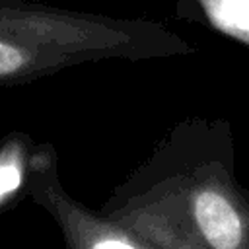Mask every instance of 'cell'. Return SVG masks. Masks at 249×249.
<instances>
[{
    "label": "cell",
    "mask_w": 249,
    "mask_h": 249,
    "mask_svg": "<svg viewBox=\"0 0 249 249\" xmlns=\"http://www.w3.org/2000/svg\"><path fill=\"white\" fill-rule=\"evenodd\" d=\"M99 210L150 249H249V191L235 175L230 123H177Z\"/></svg>",
    "instance_id": "1"
},
{
    "label": "cell",
    "mask_w": 249,
    "mask_h": 249,
    "mask_svg": "<svg viewBox=\"0 0 249 249\" xmlns=\"http://www.w3.org/2000/svg\"><path fill=\"white\" fill-rule=\"evenodd\" d=\"M196 45L150 18L0 0V86H18L105 60H161Z\"/></svg>",
    "instance_id": "2"
},
{
    "label": "cell",
    "mask_w": 249,
    "mask_h": 249,
    "mask_svg": "<svg viewBox=\"0 0 249 249\" xmlns=\"http://www.w3.org/2000/svg\"><path fill=\"white\" fill-rule=\"evenodd\" d=\"M27 198L54 220L64 245L70 249H150L140 235L64 191L58 177V156L51 142H43L31 169Z\"/></svg>",
    "instance_id": "3"
},
{
    "label": "cell",
    "mask_w": 249,
    "mask_h": 249,
    "mask_svg": "<svg viewBox=\"0 0 249 249\" xmlns=\"http://www.w3.org/2000/svg\"><path fill=\"white\" fill-rule=\"evenodd\" d=\"M175 16L249 49V0H175Z\"/></svg>",
    "instance_id": "4"
},
{
    "label": "cell",
    "mask_w": 249,
    "mask_h": 249,
    "mask_svg": "<svg viewBox=\"0 0 249 249\" xmlns=\"http://www.w3.org/2000/svg\"><path fill=\"white\" fill-rule=\"evenodd\" d=\"M41 148L43 142L27 132H10L0 138V214L27 196V183Z\"/></svg>",
    "instance_id": "5"
}]
</instances>
